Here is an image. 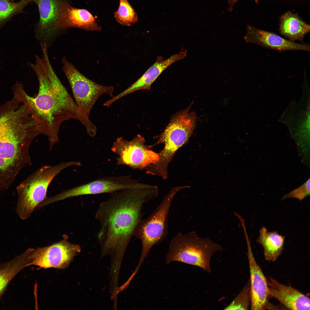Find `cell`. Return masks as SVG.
Segmentation results:
<instances>
[{
  "mask_svg": "<svg viewBox=\"0 0 310 310\" xmlns=\"http://www.w3.org/2000/svg\"><path fill=\"white\" fill-rule=\"evenodd\" d=\"M187 54V51L182 50L166 59L158 57L155 62L139 78L125 90L109 100V102L112 104L123 96L137 91L150 90L153 83L165 69L174 63L184 58Z\"/></svg>",
  "mask_w": 310,
  "mask_h": 310,
  "instance_id": "15",
  "label": "cell"
},
{
  "mask_svg": "<svg viewBox=\"0 0 310 310\" xmlns=\"http://www.w3.org/2000/svg\"><path fill=\"white\" fill-rule=\"evenodd\" d=\"M247 34L244 38L246 43L255 44L266 48L278 51H310L309 45L291 41L273 32L249 25L247 27Z\"/></svg>",
  "mask_w": 310,
  "mask_h": 310,
  "instance_id": "14",
  "label": "cell"
},
{
  "mask_svg": "<svg viewBox=\"0 0 310 310\" xmlns=\"http://www.w3.org/2000/svg\"><path fill=\"white\" fill-rule=\"evenodd\" d=\"M280 20V34L291 41L302 42L304 36L310 31L309 25L301 20L297 14L290 11L284 14Z\"/></svg>",
  "mask_w": 310,
  "mask_h": 310,
  "instance_id": "17",
  "label": "cell"
},
{
  "mask_svg": "<svg viewBox=\"0 0 310 310\" xmlns=\"http://www.w3.org/2000/svg\"><path fill=\"white\" fill-rule=\"evenodd\" d=\"M270 297L278 301L286 309L310 310L309 298L291 286H286L269 276L267 279Z\"/></svg>",
  "mask_w": 310,
  "mask_h": 310,
  "instance_id": "16",
  "label": "cell"
},
{
  "mask_svg": "<svg viewBox=\"0 0 310 310\" xmlns=\"http://www.w3.org/2000/svg\"><path fill=\"white\" fill-rule=\"evenodd\" d=\"M158 194L156 186L143 184L117 191L100 203L95 218L100 224L97 237L103 252L124 251L142 219L144 206Z\"/></svg>",
  "mask_w": 310,
  "mask_h": 310,
  "instance_id": "2",
  "label": "cell"
},
{
  "mask_svg": "<svg viewBox=\"0 0 310 310\" xmlns=\"http://www.w3.org/2000/svg\"><path fill=\"white\" fill-rule=\"evenodd\" d=\"M40 134L25 107L11 102L0 106V192L9 187L23 168L31 164L30 146Z\"/></svg>",
  "mask_w": 310,
  "mask_h": 310,
  "instance_id": "3",
  "label": "cell"
},
{
  "mask_svg": "<svg viewBox=\"0 0 310 310\" xmlns=\"http://www.w3.org/2000/svg\"><path fill=\"white\" fill-rule=\"evenodd\" d=\"M244 233L247 243V256L250 274L251 309L265 310L270 297L267 280L255 259L247 233Z\"/></svg>",
  "mask_w": 310,
  "mask_h": 310,
  "instance_id": "13",
  "label": "cell"
},
{
  "mask_svg": "<svg viewBox=\"0 0 310 310\" xmlns=\"http://www.w3.org/2000/svg\"><path fill=\"white\" fill-rule=\"evenodd\" d=\"M28 3L24 0L16 2L13 0H0V27L12 17L22 11Z\"/></svg>",
  "mask_w": 310,
  "mask_h": 310,
  "instance_id": "21",
  "label": "cell"
},
{
  "mask_svg": "<svg viewBox=\"0 0 310 310\" xmlns=\"http://www.w3.org/2000/svg\"><path fill=\"white\" fill-rule=\"evenodd\" d=\"M78 245L70 243L67 239L51 245L26 251L28 266L35 265L44 268L63 269L69 266L74 257L80 251Z\"/></svg>",
  "mask_w": 310,
  "mask_h": 310,
  "instance_id": "10",
  "label": "cell"
},
{
  "mask_svg": "<svg viewBox=\"0 0 310 310\" xmlns=\"http://www.w3.org/2000/svg\"><path fill=\"white\" fill-rule=\"evenodd\" d=\"M145 143L144 138L140 134L129 141L122 137L117 138L111 147L117 156V164L142 170L155 163L159 158L158 154Z\"/></svg>",
  "mask_w": 310,
  "mask_h": 310,
  "instance_id": "9",
  "label": "cell"
},
{
  "mask_svg": "<svg viewBox=\"0 0 310 310\" xmlns=\"http://www.w3.org/2000/svg\"><path fill=\"white\" fill-rule=\"evenodd\" d=\"M30 66L38 79V94L31 96L22 89L16 96L34 117L41 134L48 137L50 149L59 142L60 128L65 121L78 120L86 130L92 129L94 124L78 109L55 72L48 55L36 56L35 63Z\"/></svg>",
  "mask_w": 310,
  "mask_h": 310,
  "instance_id": "1",
  "label": "cell"
},
{
  "mask_svg": "<svg viewBox=\"0 0 310 310\" xmlns=\"http://www.w3.org/2000/svg\"><path fill=\"white\" fill-rule=\"evenodd\" d=\"M221 246L209 238L199 237L195 232H180L171 240L166 254V262H179L198 267L211 273V257Z\"/></svg>",
  "mask_w": 310,
  "mask_h": 310,
  "instance_id": "5",
  "label": "cell"
},
{
  "mask_svg": "<svg viewBox=\"0 0 310 310\" xmlns=\"http://www.w3.org/2000/svg\"><path fill=\"white\" fill-rule=\"evenodd\" d=\"M114 16L118 22L124 26H131L138 21L137 14L127 0H119V6Z\"/></svg>",
  "mask_w": 310,
  "mask_h": 310,
  "instance_id": "22",
  "label": "cell"
},
{
  "mask_svg": "<svg viewBox=\"0 0 310 310\" xmlns=\"http://www.w3.org/2000/svg\"><path fill=\"white\" fill-rule=\"evenodd\" d=\"M187 186L172 188L159 206L147 218L141 219L137 225L133 236L139 239L142 252L139 266L143 263L152 248L162 242L168 234V219L172 201L176 195Z\"/></svg>",
  "mask_w": 310,
  "mask_h": 310,
  "instance_id": "7",
  "label": "cell"
},
{
  "mask_svg": "<svg viewBox=\"0 0 310 310\" xmlns=\"http://www.w3.org/2000/svg\"><path fill=\"white\" fill-rule=\"evenodd\" d=\"M24 0L25 1L28 2V3H29L30 2L33 1V2H35H35H36V1L37 0Z\"/></svg>",
  "mask_w": 310,
  "mask_h": 310,
  "instance_id": "26",
  "label": "cell"
},
{
  "mask_svg": "<svg viewBox=\"0 0 310 310\" xmlns=\"http://www.w3.org/2000/svg\"><path fill=\"white\" fill-rule=\"evenodd\" d=\"M63 70L71 86L79 110L89 117L90 111L99 97L106 94L113 97L114 88L98 84L82 74L66 59L62 58Z\"/></svg>",
  "mask_w": 310,
  "mask_h": 310,
  "instance_id": "8",
  "label": "cell"
},
{
  "mask_svg": "<svg viewBox=\"0 0 310 310\" xmlns=\"http://www.w3.org/2000/svg\"><path fill=\"white\" fill-rule=\"evenodd\" d=\"M310 178L302 185L290 192L285 195L282 197L283 200L289 198H294L301 201L310 195Z\"/></svg>",
  "mask_w": 310,
  "mask_h": 310,
  "instance_id": "24",
  "label": "cell"
},
{
  "mask_svg": "<svg viewBox=\"0 0 310 310\" xmlns=\"http://www.w3.org/2000/svg\"><path fill=\"white\" fill-rule=\"evenodd\" d=\"M140 183L128 176L103 178L68 189L62 192L63 199L89 195L118 191L137 187Z\"/></svg>",
  "mask_w": 310,
  "mask_h": 310,
  "instance_id": "11",
  "label": "cell"
},
{
  "mask_svg": "<svg viewBox=\"0 0 310 310\" xmlns=\"http://www.w3.org/2000/svg\"><path fill=\"white\" fill-rule=\"evenodd\" d=\"M239 0H229L228 3L229 4V6L228 8V10L230 11H231L232 9V8L233 5L235 4ZM256 2L258 1L259 0H255Z\"/></svg>",
  "mask_w": 310,
  "mask_h": 310,
  "instance_id": "25",
  "label": "cell"
},
{
  "mask_svg": "<svg viewBox=\"0 0 310 310\" xmlns=\"http://www.w3.org/2000/svg\"><path fill=\"white\" fill-rule=\"evenodd\" d=\"M191 105L173 115L159 136L157 143L163 144L164 146L158 154L159 158L154 165L155 169L159 172H167L168 165L175 153L193 134L197 118L195 112L190 111Z\"/></svg>",
  "mask_w": 310,
  "mask_h": 310,
  "instance_id": "6",
  "label": "cell"
},
{
  "mask_svg": "<svg viewBox=\"0 0 310 310\" xmlns=\"http://www.w3.org/2000/svg\"><path fill=\"white\" fill-rule=\"evenodd\" d=\"M27 266V257L24 252L0 264V298L13 277Z\"/></svg>",
  "mask_w": 310,
  "mask_h": 310,
  "instance_id": "20",
  "label": "cell"
},
{
  "mask_svg": "<svg viewBox=\"0 0 310 310\" xmlns=\"http://www.w3.org/2000/svg\"><path fill=\"white\" fill-rule=\"evenodd\" d=\"M77 161L63 162L54 166L44 165L39 168L17 187L18 195L16 211L23 220L30 217L42 202L47 198L48 188L54 178L68 167L79 165Z\"/></svg>",
  "mask_w": 310,
  "mask_h": 310,
  "instance_id": "4",
  "label": "cell"
},
{
  "mask_svg": "<svg viewBox=\"0 0 310 310\" xmlns=\"http://www.w3.org/2000/svg\"><path fill=\"white\" fill-rule=\"evenodd\" d=\"M285 237L277 231L268 232L265 227L259 231L257 242L262 247L265 260L275 262L282 253Z\"/></svg>",
  "mask_w": 310,
  "mask_h": 310,
  "instance_id": "18",
  "label": "cell"
},
{
  "mask_svg": "<svg viewBox=\"0 0 310 310\" xmlns=\"http://www.w3.org/2000/svg\"><path fill=\"white\" fill-rule=\"evenodd\" d=\"M61 0H37L40 20L38 31L41 35H50L55 31L56 12L58 3Z\"/></svg>",
  "mask_w": 310,
  "mask_h": 310,
  "instance_id": "19",
  "label": "cell"
},
{
  "mask_svg": "<svg viewBox=\"0 0 310 310\" xmlns=\"http://www.w3.org/2000/svg\"><path fill=\"white\" fill-rule=\"evenodd\" d=\"M250 286L249 280L241 292L225 310H248L251 303Z\"/></svg>",
  "mask_w": 310,
  "mask_h": 310,
  "instance_id": "23",
  "label": "cell"
},
{
  "mask_svg": "<svg viewBox=\"0 0 310 310\" xmlns=\"http://www.w3.org/2000/svg\"><path fill=\"white\" fill-rule=\"evenodd\" d=\"M55 29L75 28L87 31H100L101 28L94 16L87 10L75 8L67 1L58 3Z\"/></svg>",
  "mask_w": 310,
  "mask_h": 310,
  "instance_id": "12",
  "label": "cell"
}]
</instances>
